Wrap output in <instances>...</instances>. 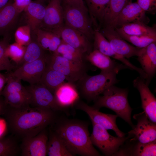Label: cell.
I'll return each instance as SVG.
<instances>
[{
    "instance_id": "9c48e42d",
    "label": "cell",
    "mask_w": 156,
    "mask_h": 156,
    "mask_svg": "<svg viewBox=\"0 0 156 156\" xmlns=\"http://www.w3.org/2000/svg\"><path fill=\"white\" fill-rule=\"evenodd\" d=\"M100 31L109 41L113 50L118 54L127 58L138 56L144 48H139L127 43L119 35L115 28L103 27Z\"/></svg>"
},
{
    "instance_id": "60d3db41",
    "label": "cell",
    "mask_w": 156,
    "mask_h": 156,
    "mask_svg": "<svg viewBox=\"0 0 156 156\" xmlns=\"http://www.w3.org/2000/svg\"><path fill=\"white\" fill-rule=\"evenodd\" d=\"M61 3L64 4L76 6L84 9H87L83 0H61Z\"/></svg>"
},
{
    "instance_id": "f35d334b",
    "label": "cell",
    "mask_w": 156,
    "mask_h": 156,
    "mask_svg": "<svg viewBox=\"0 0 156 156\" xmlns=\"http://www.w3.org/2000/svg\"><path fill=\"white\" fill-rule=\"evenodd\" d=\"M136 3L146 12L155 13L156 0H137Z\"/></svg>"
},
{
    "instance_id": "f546056e",
    "label": "cell",
    "mask_w": 156,
    "mask_h": 156,
    "mask_svg": "<svg viewBox=\"0 0 156 156\" xmlns=\"http://www.w3.org/2000/svg\"><path fill=\"white\" fill-rule=\"evenodd\" d=\"M45 51L40 46L36 37L31 36L30 41L26 46L23 57L16 67L44 57L47 54Z\"/></svg>"
},
{
    "instance_id": "2e32d148",
    "label": "cell",
    "mask_w": 156,
    "mask_h": 156,
    "mask_svg": "<svg viewBox=\"0 0 156 156\" xmlns=\"http://www.w3.org/2000/svg\"><path fill=\"white\" fill-rule=\"evenodd\" d=\"M133 86L139 91L142 102V107L148 119L156 124V99L150 90L145 80L140 76L133 81Z\"/></svg>"
},
{
    "instance_id": "4fadbf2b",
    "label": "cell",
    "mask_w": 156,
    "mask_h": 156,
    "mask_svg": "<svg viewBox=\"0 0 156 156\" xmlns=\"http://www.w3.org/2000/svg\"><path fill=\"white\" fill-rule=\"evenodd\" d=\"M64 25L61 0H50L39 28L56 34Z\"/></svg>"
},
{
    "instance_id": "bcb514c9",
    "label": "cell",
    "mask_w": 156,
    "mask_h": 156,
    "mask_svg": "<svg viewBox=\"0 0 156 156\" xmlns=\"http://www.w3.org/2000/svg\"><path fill=\"white\" fill-rule=\"evenodd\" d=\"M47 0L49 1H49L50 0H38V1H40L41 2H42V3H44L45 1H47Z\"/></svg>"
},
{
    "instance_id": "603a6c76",
    "label": "cell",
    "mask_w": 156,
    "mask_h": 156,
    "mask_svg": "<svg viewBox=\"0 0 156 156\" xmlns=\"http://www.w3.org/2000/svg\"><path fill=\"white\" fill-rule=\"evenodd\" d=\"M19 14L11 0L0 10V36L10 35Z\"/></svg>"
},
{
    "instance_id": "7402d4cb",
    "label": "cell",
    "mask_w": 156,
    "mask_h": 156,
    "mask_svg": "<svg viewBox=\"0 0 156 156\" xmlns=\"http://www.w3.org/2000/svg\"><path fill=\"white\" fill-rule=\"evenodd\" d=\"M46 7L43 3L38 1H31L24 10L27 25L30 28L31 35L39 28L44 16Z\"/></svg>"
},
{
    "instance_id": "d6986e66",
    "label": "cell",
    "mask_w": 156,
    "mask_h": 156,
    "mask_svg": "<svg viewBox=\"0 0 156 156\" xmlns=\"http://www.w3.org/2000/svg\"><path fill=\"white\" fill-rule=\"evenodd\" d=\"M86 58L92 65L99 68L102 71H115L118 73L123 69H130L123 64L116 62L97 50H92L87 55Z\"/></svg>"
},
{
    "instance_id": "d6a6232c",
    "label": "cell",
    "mask_w": 156,
    "mask_h": 156,
    "mask_svg": "<svg viewBox=\"0 0 156 156\" xmlns=\"http://www.w3.org/2000/svg\"><path fill=\"white\" fill-rule=\"evenodd\" d=\"M115 29L123 39L138 48H145L152 43L156 42L155 36L129 35L125 34L116 28Z\"/></svg>"
},
{
    "instance_id": "44dd1931",
    "label": "cell",
    "mask_w": 156,
    "mask_h": 156,
    "mask_svg": "<svg viewBox=\"0 0 156 156\" xmlns=\"http://www.w3.org/2000/svg\"><path fill=\"white\" fill-rule=\"evenodd\" d=\"M54 94L57 103L62 109L76 104L79 98L75 87L70 82L62 84L55 90Z\"/></svg>"
},
{
    "instance_id": "4316f807",
    "label": "cell",
    "mask_w": 156,
    "mask_h": 156,
    "mask_svg": "<svg viewBox=\"0 0 156 156\" xmlns=\"http://www.w3.org/2000/svg\"><path fill=\"white\" fill-rule=\"evenodd\" d=\"M132 0H110L104 13L102 26L112 27L116 18L123 9Z\"/></svg>"
},
{
    "instance_id": "7a4b0ae2",
    "label": "cell",
    "mask_w": 156,
    "mask_h": 156,
    "mask_svg": "<svg viewBox=\"0 0 156 156\" xmlns=\"http://www.w3.org/2000/svg\"><path fill=\"white\" fill-rule=\"evenodd\" d=\"M59 122L55 131L73 156L101 155L91 142L87 124L72 120Z\"/></svg>"
},
{
    "instance_id": "ac0fdd59",
    "label": "cell",
    "mask_w": 156,
    "mask_h": 156,
    "mask_svg": "<svg viewBox=\"0 0 156 156\" xmlns=\"http://www.w3.org/2000/svg\"><path fill=\"white\" fill-rule=\"evenodd\" d=\"M137 59L146 75L145 82L148 86L156 72V42L145 47Z\"/></svg>"
},
{
    "instance_id": "484cf974",
    "label": "cell",
    "mask_w": 156,
    "mask_h": 156,
    "mask_svg": "<svg viewBox=\"0 0 156 156\" xmlns=\"http://www.w3.org/2000/svg\"><path fill=\"white\" fill-rule=\"evenodd\" d=\"M34 35L42 47L45 50L55 52L61 44L62 40L57 35L51 31L38 28Z\"/></svg>"
},
{
    "instance_id": "52a82bcc",
    "label": "cell",
    "mask_w": 156,
    "mask_h": 156,
    "mask_svg": "<svg viewBox=\"0 0 156 156\" xmlns=\"http://www.w3.org/2000/svg\"><path fill=\"white\" fill-rule=\"evenodd\" d=\"M93 130L90 135L93 145L106 156L115 155L126 141L130 136L116 137L110 135L102 126L92 122Z\"/></svg>"
},
{
    "instance_id": "8992f818",
    "label": "cell",
    "mask_w": 156,
    "mask_h": 156,
    "mask_svg": "<svg viewBox=\"0 0 156 156\" xmlns=\"http://www.w3.org/2000/svg\"><path fill=\"white\" fill-rule=\"evenodd\" d=\"M46 66L63 75L68 82L78 81L87 74L85 64L68 60L54 53L47 54L46 58Z\"/></svg>"
},
{
    "instance_id": "30bf717a",
    "label": "cell",
    "mask_w": 156,
    "mask_h": 156,
    "mask_svg": "<svg viewBox=\"0 0 156 156\" xmlns=\"http://www.w3.org/2000/svg\"><path fill=\"white\" fill-rule=\"evenodd\" d=\"M47 54L44 57L25 63L9 72L12 76L27 82L30 85L39 83L46 67Z\"/></svg>"
},
{
    "instance_id": "5b68a950",
    "label": "cell",
    "mask_w": 156,
    "mask_h": 156,
    "mask_svg": "<svg viewBox=\"0 0 156 156\" xmlns=\"http://www.w3.org/2000/svg\"><path fill=\"white\" fill-rule=\"evenodd\" d=\"M62 5L64 24L80 31L90 41L93 39L94 29L88 9L62 3Z\"/></svg>"
},
{
    "instance_id": "d590c367",
    "label": "cell",
    "mask_w": 156,
    "mask_h": 156,
    "mask_svg": "<svg viewBox=\"0 0 156 156\" xmlns=\"http://www.w3.org/2000/svg\"><path fill=\"white\" fill-rule=\"evenodd\" d=\"M25 49L26 46L16 42L9 44L8 47L6 51L7 55L16 64V67L22 60Z\"/></svg>"
},
{
    "instance_id": "3957f363",
    "label": "cell",
    "mask_w": 156,
    "mask_h": 156,
    "mask_svg": "<svg viewBox=\"0 0 156 156\" xmlns=\"http://www.w3.org/2000/svg\"><path fill=\"white\" fill-rule=\"evenodd\" d=\"M128 92L127 89L111 86L103 92V96H99L94 101L92 106L98 110L102 107L112 110L133 128L135 125L131 119L132 109L128 102Z\"/></svg>"
},
{
    "instance_id": "74e56055",
    "label": "cell",
    "mask_w": 156,
    "mask_h": 156,
    "mask_svg": "<svg viewBox=\"0 0 156 156\" xmlns=\"http://www.w3.org/2000/svg\"><path fill=\"white\" fill-rule=\"evenodd\" d=\"M31 37V30L27 25L19 27L15 33L16 42L24 46H26L29 43Z\"/></svg>"
},
{
    "instance_id": "ffe728a7",
    "label": "cell",
    "mask_w": 156,
    "mask_h": 156,
    "mask_svg": "<svg viewBox=\"0 0 156 156\" xmlns=\"http://www.w3.org/2000/svg\"><path fill=\"white\" fill-rule=\"evenodd\" d=\"M130 144L121 146L115 155L151 156L156 155V141L142 143L130 140Z\"/></svg>"
},
{
    "instance_id": "e575fe53",
    "label": "cell",
    "mask_w": 156,
    "mask_h": 156,
    "mask_svg": "<svg viewBox=\"0 0 156 156\" xmlns=\"http://www.w3.org/2000/svg\"><path fill=\"white\" fill-rule=\"evenodd\" d=\"M2 95L6 105L11 107L19 108L30 105V98L21 92H12Z\"/></svg>"
},
{
    "instance_id": "e0dca14e",
    "label": "cell",
    "mask_w": 156,
    "mask_h": 156,
    "mask_svg": "<svg viewBox=\"0 0 156 156\" xmlns=\"http://www.w3.org/2000/svg\"><path fill=\"white\" fill-rule=\"evenodd\" d=\"M149 19L136 2L127 4L118 15L114 23L112 28H115L128 23L140 22L146 24Z\"/></svg>"
},
{
    "instance_id": "9a60e30c",
    "label": "cell",
    "mask_w": 156,
    "mask_h": 156,
    "mask_svg": "<svg viewBox=\"0 0 156 156\" xmlns=\"http://www.w3.org/2000/svg\"><path fill=\"white\" fill-rule=\"evenodd\" d=\"M21 155L23 156H45L48 138L45 129L36 135L23 138Z\"/></svg>"
},
{
    "instance_id": "b9f144b4",
    "label": "cell",
    "mask_w": 156,
    "mask_h": 156,
    "mask_svg": "<svg viewBox=\"0 0 156 156\" xmlns=\"http://www.w3.org/2000/svg\"><path fill=\"white\" fill-rule=\"evenodd\" d=\"M6 78L4 74L0 73V94L2 91L6 83Z\"/></svg>"
},
{
    "instance_id": "f6af8a7d",
    "label": "cell",
    "mask_w": 156,
    "mask_h": 156,
    "mask_svg": "<svg viewBox=\"0 0 156 156\" xmlns=\"http://www.w3.org/2000/svg\"><path fill=\"white\" fill-rule=\"evenodd\" d=\"M10 0H0V10L4 7Z\"/></svg>"
},
{
    "instance_id": "ee69618b",
    "label": "cell",
    "mask_w": 156,
    "mask_h": 156,
    "mask_svg": "<svg viewBox=\"0 0 156 156\" xmlns=\"http://www.w3.org/2000/svg\"><path fill=\"white\" fill-rule=\"evenodd\" d=\"M6 128V124L4 121L0 119V136L3 134Z\"/></svg>"
},
{
    "instance_id": "6da1fadb",
    "label": "cell",
    "mask_w": 156,
    "mask_h": 156,
    "mask_svg": "<svg viewBox=\"0 0 156 156\" xmlns=\"http://www.w3.org/2000/svg\"><path fill=\"white\" fill-rule=\"evenodd\" d=\"M5 114L10 128L23 138L35 136L53 122L54 111L28 105L19 108L6 106Z\"/></svg>"
},
{
    "instance_id": "f1b7e54d",
    "label": "cell",
    "mask_w": 156,
    "mask_h": 156,
    "mask_svg": "<svg viewBox=\"0 0 156 156\" xmlns=\"http://www.w3.org/2000/svg\"><path fill=\"white\" fill-rule=\"evenodd\" d=\"M47 155L49 156H73L63 142L54 131H51L47 142Z\"/></svg>"
},
{
    "instance_id": "d4e9b609",
    "label": "cell",
    "mask_w": 156,
    "mask_h": 156,
    "mask_svg": "<svg viewBox=\"0 0 156 156\" xmlns=\"http://www.w3.org/2000/svg\"><path fill=\"white\" fill-rule=\"evenodd\" d=\"M110 0H86L90 18L94 29L102 26L105 10Z\"/></svg>"
},
{
    "instance_id": "7c38bea8",
    "label": "cell",
    "mask_w": 156,
    "mask_h": 156,
    "mask_svg": "<svg viewBox=\"0 0 156 156\" xmlns=\"http://www.w3.org/2000/svg\"><path fill=\"white\" fill-rule=\"evenodd\" d=\"M76 108L85 112L89 117L92 122L101 125L107 130L114 131L118 137L125 136V134L121 131L116 124L117 115L106 114L99 111L93 106L79 101L77 102Z\"/></svg>"
},
{
    "instance_id": "ab89813d",
    "label": "cell",
    "mask_w": 156,
    "mask_h": 156,
    "mask_svg": "<svg viewBox=\"0 0 156 156\" xmlns=\"http://www.w3.org/2000/svg\"><path fill=\"white\" fill-rule=\"evenodd\" d=\"M31 1V0H14L13 3L17 11L20 13Z\"/></svg>"
},
{
    "instance_id": "277c9868",
    "label": "cell",
    "mask_w": 156,
    "mask_h": 156,
    "mask_svg": "<svg viewBox=\"0 0 156 156\" xmlns=\"http://www.w3.org/2000/svg\"><path fill=\"white\" fill-rule=\"evenodd\" d=\"M118 73L115 71H101L95 75L87 74L78 81L82 95L88 101H94L107 88L118 82L116 78Z\"/></svg>"
},
{
    "instance_id": "83f0119b",
    "label": "cell",
    "mask_w": 156,
    "mask_h": 156,
    "mask_svg": "<svg viewBox=\"0 0 156 156\" xmlns=\"http://www.w3.org/2000/svg\"><path fill=\"white\" fill-rule=\"evenodd\" d=\"M65 80L66 78L64 75L46 66L39 83L54 94Z\"/></svg>"
},
{
    "instance_id": "cb8c5ba5",
    "label": "cell",
    "mask_w": 156,
    "mask_h": 156,
    "mask_svg": "<svg viewBox=\"0 0 156 156\" xmlns=\"http://www.w3.org/2000/svg\"><path fill=\"white\" fill-rule=\"evenodd\" d=\"M93 49L97 50L102 53L118 60L129 68H132L133 64L126 58L115 52L112 48L109 41L99 30H94Z\"/></svg>"
},
{
    "instance_id": "8d00e7d4",
    "label": "cell",
    "mask_w": 156,
    "mask_h": 156,
    "mask_svg": "<svg viewBox=\"0 0 156 156\" xmlns=\"http://www.w3.org/2000/svg\"><path fill=\"white\" fill-rule=\"evenodd\" d=\"M18 150L17 143L12 139L0 138V156H15Z\"/></svg>"
},
{
    "instance_id": "836d02e7",
    "label": "cell",
    "mask_w": 156,
    "mask_h": 156,
    "mask_svg": "<svg viewBox=\"0 0 156 156\" xmlns=\"http://www.w3.org/2000/svg\"><path fill=\"white\" fill-rule=\"evenodd\" d=\"M10 39V35H9L3 37L0 40V71L5 70L10 72L16 68V66L11 62L6 53Z\"/></svg>"
},
{
    "instance_id": "8fae6325",
    "label": "cell",
    "mask_w": 156,
    "mask_h": 156,
    "mask_svg": "<svg viewBox=\"0 0 156 156\" xmlns=\"http://www.w3.org/2000/svg\"><path fill=\"white\" fill-rule=\"evenodd\" d=\"M26 88L30 94L31 106L49 109L54 111L62 109L57 103L54 94L39 83Z\"/></svg>"
},
{
    "instance_id": "1f68e13d",
    "label": "cell",
    "mask_w": 156,
    "mask_h": 156,
    "mask_svg": "<svg viewBox=\"0 0 156 156\" xmlns=\"http://www.w3.org/2000/svg\"><path fill=\"white\" fill-rule=\"evenodd\" d=\"M53 53L74 62L80 64L84 63L83 53L62 40L56 51Z\"/></svg>"
},
{
    "instance_id": "ba28073f",
    "label": "cell",
    "mask_w": 156,
    "mask_h": 156,
    "mask_svg": "<svg viewBox=\"0 0 156 156\" xmlns=\"http://www.w3.org/2000/svg\"><path fill=\"white\" fill-rule=\"evenodd\" d=\"M137 123L128 134L132 138L130 139L142 143H146L156 140V124L151 122L143 112L133 116Z\"/></svg>"
},
{
    "instance_id": "7bdbcfd3",
    "label": "cell",
    "mask_w": 156,
    "mask_h": 156,
    "mask_svg": "<svg viewBox=\"0 0 156 156\" xmlns=\"http://www.w3.org/2000/svg\"><path fill=\"white\" fill-rule=\"evenodd\" d=\"M6 106L3 97L0 96V114L4 113Z\"/></svg>"
},
{
    "instance_id": "4dcf8cb0",
    "label": "cell",
    "mask_w": 156,
    "mask_h": 156,
    "mask_svg": "<svg viewBox=\"0 0 156 156\" xmlns=\"http://www.w3.org/2000/svg\"><path fill=\"white\" fill-rule=\"evenodd\" d=\"M116 28L125 34L129 35L156 36V29L155 26L150 27L140 22L128 23Z\"/></svg>"
},
{
    "instance_id": "5bb4252c",
    "label": "cell",
    "mask_w": 156,
    "mask_h": 156,
    "mask_svg": "<svg viewBox=\"0 0 156 156\" xmlns=\"http://www.w3.org/2000/svg\"><path fill=\"white\" fill-rule=\"evenodd\" d=\"M62 40L83 53L92 51L90 41L83 33L65 24L56 34Z\"/></svg>"
}]
</instances>
